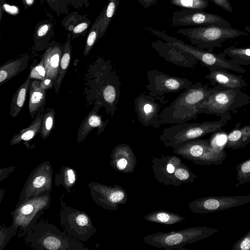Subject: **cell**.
Here are the masks:
<instances>
[{
    "mask_svg": "<svg viewBox=\"0 0 250 250\" xmlns=\"http://www.w3.org/2000/svg\"><path fill=\"white\" fill-rule=\"evenodd\" d=\"M212 91L208 84L197 82L185 89L159 114L160 124H178L196 119L201 103Z\"/></svg>",
    "mask_w": 250,
    "mask_h": 250,
    "instance_id": "obj_1",
    "label": "cell"
},
{
    "mask_svg": "<svg viewBox=\"0 0 250 250\" xmlns=\"http://www.w3.org/2000/svg\"><path fill=\"white\" fill-rule=\"evenodd\" d=\"M209 96L200 105L198 114H214L226 123L231 119L230 112L250 103V96L239 89L215 85Z\"/></svg>",
    "mask_w": 250,
    "mask_h": 250,
    "instance_id": "obj_2",
    "label": "cell"
},
{
    "mask_svg": "<svg viewBox=\"0 0 250 250\" xmlns=\"http://www.w3.org/2000/svg\"><path fill=\"white\" fill-rule=\"evenodd\" d=\"M219 229L206 227H192L169 232H156L143 237L144 243L166 250H185L188 244L195 243L213 235Z\"/></svg>",
    "mask_w": 250,
    "mask_h": 250,
    "instance_id": "obj_3",
    "label": "cell"
},
{
    "mask_svg": "<svg viewBox=\"0 0 250 250\" xmlns=\"http://www.w3.org/2000/svg\"><path fill=\"white\" fill-rule=\"evenodd\" d=\"M173 151L196 165H219L227 157L223 146L212 138L188 141L174 147Z\"/></svg>",
    "mask_w": 250,
    "mask_h": 250,
    "instance_id": "obj_4",
    "label": "cell"
},
{
    "mask_svg": "<svg viewBox=\"0 0 250 250\" xmlns=\"http://www.w3.org/2000/svg\"><path fill=\"white\" fill-rule=\"evenodd\" d=\"M177 33L186 37L192 45L210 52H213L214 47H221V43L227 40L248 35L246 31L232 27L225 28L215 25L182 28L178 29Z\"/></svg>",
    "mask_w": 250,
    "mask_h": 250,
    "instance_id": "obj_5",
    "label": "cell"
},
{
    "mask_svg": "<svg viewBox=\"0 0 250 250\" xmlns=\"http://www.w3.org/2000/svg\"><path fill=\"white\" fill-rule=\"evenodd\" d=\"M226 123L221 120L201 123H183L166 128L160 136L166 147H175L188 141L198 139L210 133L220 131Z\"/></svg>",
    "mask_w": 250,
    "mask_h": 250,
    "instance_id": "obj_6",
    "label": "cell"
},
{
    "mask_svg": "<svg viewBox=\"0 0 250 250\" xmlns=\"http://www.w3.org/2000/svg\"><path fill=\"white\" fill-rule=\"evenodd\" d=\"M98 72V104L104 106L106 112L113 116L120 96V78L112 69L109 61L104 62L102 60Z\"/></svg>",
    "mask_w": 250,
    "mask_h": 250,
    "instance_id": "obj_7",
    "label": "cell"
},
{
    "mask_svg": "<svg viewBox=\"0 0 250 250\" xmlns=\"http://www.w3.org/2000/svg\"><path fill=\"white\" fill-rule=\"evenodd\" d=\"M172 45L196 58L204 66L210 68H222L238 73H245L246 70L232 59L227 60L224 53L216 54L186 43L183 41L175 39Z\"/></svg>",
    "mask_w": 250,
    "mask_h": 250,
    "instance_id": "obj_8",
    "label": "cell"
},
{
    "mask_svg": "<svg viewBox=\"0 0 250 250\" xmlns=\"http://www.w3.org/2000/svg\"><path fill=\"white\" fill-rule=\"evenodd\" d=\"M148 84L146 88L152 96H162L165 94L176 93L190 87L192 83L187 78L170 76L156 70L146 72Z\"/></svg>",
    "mask_w": 250,
    "mask_h": 250,
    "instance_id": "obj_9",
    "label": "cell"
},
{
    "mask_svg": "<svg viewBox=\"0 0 250 250\" xmlns=\"http://www.w3.org/2000/svg\"><path fill=\"white\" fill-rule=\"evenodd\" d=\"M167 102L164 95L152 96L141 93L134 100V108L138 120L146 127L159 128L161 125L160 110Z\"/></svg>",
    "mask_w": 250,
    "mask_h": 250,
    "instance_id": "obj_10",
    "label": "cell"
},
{
    "mask_svg": "<svg viewBox=\"0 0 250 250\" xmlns=\"http://www.w3.org/2000/svg\"><path fill=\"white\" fill-rule=\"evenodd\" d=\"M171 21L175 26L215 25L231 27L230 23L223 17L199 9H184L176 11L173 14Z\"/></svg>",
    "mask_w": 250,
    "mask_h": 250,
    "instance_id": "obj_11",
    "label": "cell"
},
{
    "mask_svg": "<svg viewBox=\"0 0 250 250\" xmlns=\"http://www.w3.org/2000/svg\"><path fill=\"white\" fill-rule=\"evenodd\" d=\"M250 202V195L210 196L196 199L188 205L193 212L205 214L243 206Z\"/></svg>",
    "mask_w": 250,
    "mask_h": 250,
    "instance_id": "obj_12",
    "label": "cell"
},
{
    "mask_svg": "<svg viewBox=\"0 0 250 250\" xmlns=\"http://www.w3.org/2000/svg\"><path fill=\"white\" fill-rule=\"evenodd\" d=\"M151 46L160 56L172 64L194 69L198 63V60L194 57L167 42L156 41L151 42Z\"/></svg>",
    "mask_w": 250,
    "mask_h": 250,
    "instance_id": "obj_13",
    "label": "cell"
},
{
    "mask_svg": "<svg viewBox=\"0 0 250 250\" xmlns=\"http://www.w3.org/2000/svg\"><path fill=\"white\" fill-rule=\"evenodd\" d=\"M154 177L160 183L179 186L174 173L182 164L181 160L175 156H163L161 158L153 157L151 160Z\"/></svg>",
    "mask_w": 250,
    "mask_h": 250,
    "instance_id": "obj_14",
    "label": "cell"
},
{
    "mask_svg": "<svg viewBox=\"0 0 250 250\" xmlns=\"http://www.w3.org/2000/svg\"><path fill=\"white\" fill-rule=\"evenodd\" d=\"M111 165L116 170L132 173L137 164L136 158L130 146L125 143L117 145L112 151Z\"/></svg>",
    "mask_w": 250,
    "mask_h": 250,
    "instance_id": "obj_15",
    "label": "cell"
},
{
    "mask_svg": "<svg viewBox=\"0 0 250 250\" xmlns=\"http://www.w3.org/2000/svg\"><path fill=\"white\" fill-rule=\"evenodd\" d=\"M62 47L63 45L60 42L52 41L47 45L41 57V61L45 69L46 78L51 80L53 84L58 76Z\"/></svg>",
    "mask_w": 250,
    "mask_h": 250,
    "instance_id": "obj_16",
    "label": "cell"
},
{
    "mask_svg": "<svg viewBox=\"0 0 250 250\" xmlns=\"http://www.w3.org/2000/svg\"><path fill=\"white\" fill-rule=\"evenodd\" d=\"M209 73L205 77L208 80L212 85H219L224 87L239 89L248 85L241 75H236L222 68H210Z\"/></svg>",
    "mask_w": 250,
    "mask_h": 250,
    "instance_id": "obj_17",
    "label": "cell"
},
{
    "mask_svg": "<svg viewBox=\"0 0 250 250\" xmlns=\"http://www.w3.org/2000/svg\"><path fill=\"white\" fill-rule=\"evenodd\" d=\"M91 23L86 15H80L77 11L70 13L62 21L65 30L71 34L72 40L81 36H84Z\"/></svg>",
    "mask_w": 250,
    "mask_h": 250,
    "instance_id": "obj_18",
    "label": "cell"
},
{
    "mask_svg": "<svg viewBox=\"0 0 250 250\" xmlns=\"http://www.w3.org/2000/svg\"><path fill=\"white\" fill-rule=\"evenodd\" d=\"M40 80L31 79L29 86V111L31 119H34L38 112L44 113L46 103V91L40 85Z\"/></svg>",
    "mask_w": 250,
    "mask_h": 250,
    "instance_id": "obj_19",
    "label": "cell"
},
{
    "mask_svg": "<svg viewBox=\"0 0 250 250\" xmlns=\"http://www.w3.org/2000/svg\"><path fill=\"white\" fill-rule=\"evenodd\" d=\"M54 33V26L50 21L45 20L39 22L33 34V50L36 52L45 50Z\"/></svg>",
    "mask_w": 250,
    "mask_h": 250,
    "instance_id": "obj_20",
    "label": "cell"
},
{
    "mask_svg": "<svg viewBox=\"0 0 250 250\" xmlns=\"http://www.w3.org/2000/svg\"><path fill=\"white\" fill-rule=\"evenodd\" d=\"M101 105L98 104L84 118L82 122L78 132V141L83 140L94 128H98L99 132H102L105 128L108 120H102V116L97 114V110Z\"/></svg>",
    "mask_w": 250,
    "mask_h": 250,
    "instance_id": "obj_21",
    "label": "cell"
},
{
    "mask_svg": "<svg viewBox=\"0 0 250 250\" xmlns=\"http://www.w3.org/2000/svg\"><path fill=\"white\" fill-rule=\"evenodd\" d=\"M29 56L27 55L10 60L0 67V84L2 85L23 71L27 66Z\"/></svg>",
    "mask_w": 250,
    "mask_h": 250,
    "instance_id": "obj_22",
    "label": "cell"
},
{
    "mask_svg": "<svg viewBox=\"0 0 250 250\" xmlns=\"http://www.w3.org/2000/svg\"><path fill=\"white\" fill-rule=\"evenodd\" d=\"M241 124L237 123L227 136L225 146L233 149L246 146L250 142V125L240 128Z\"/></svg>",
    "mask_w": 250,
    "mask_h": 250,
    "instance_id": "obj_23",
    "label": "cell"
},
{
    "mask_svg": "<svg viewBox=\"0 0 250 250\" xmlns=\"http://www.w3.org/2000/svg\"><path fill=\"white\" fill-rule=\"evenodd\" d=\"M71 35L68 33L67 40L63 44L62 52L60 62L58 74L54 83V87L56 93L59 91L60 87L69 67L71 58Z\"/></svg>",
    "mask_w": 250,
    "mask_h": 250,
    "instance_id": "obj_24",
    "label": "cell"
},
{
    "mask_svg": "<svg viewBox=\"0 0 250 250\" xmlns=\"http://www.w3.org/2000/svg\"><path fill=\"white\" fill-rule=\"evenodd\" d=\"M30 81L31 79L28 76L13 95L10 105V114L12 118L17 117L24 106Z\"/></svg>",
    "mask_w": 250,
    "mask_h": 250,
    "instance_id": "obj_25",
    "label": "cell"
},
{
    "mask_svg": "<svg viewBox=\"0 0 250 250\" xmlns=\"http://www.w3.org/2000/svg\"><path fill=\"white\" fill-rule=\"evenodd\" d=\"M43 113L38 112L30 125L21 130L11 140V145L19 143L21 140L28 141L40 132Z\"/></svg>",
    "mask_w": 250,
    "mask_h": 250,
    "instance_id": "obj_26",
    "label": "cell"
},
{
    "mask_svg": "<svg viewBox=\"0 0 250 250\" xmlns=\"http://www.w3.org/2000/svg\"><path fill=\"white\" fill-rule=\"evenodd\" d=\"M144 219L151 223L172 225L179 223L186 220V218L178 214L167 210H159L153 211L146 215Z\"/></svg>",
    "mask_w": 250,
    "mask_h": 250,
    "instance_id": "obj_27",
    "label": "cell"
},
{
    "mask_svg": "<svg viewBox=\"0 0 250 250\" xmlns=\"http://www.w3.org/2000/svg\"><path fill=\"white\" fill-rule=\"evenodd\" d=\"M223 53L231 58L238 65H250V47L230 46L226 48Z\"/></svg>",
    "mask_w": 250,
    "mask_h": 250,
    "instance_id": "obj_28",
    "label": "cell"
},
{
    "mask_svg": "<svg viewBox=\"0 0 250 250\" xmlns=\"http://www.w3.org/2000/svg\"><path fill=\"white\" fill-rule=\"evenodd\" d=\"M120 4V0H108L107 5L103 9L104 13L99 39L104 35L113 17L115 16Z\"/></svg>",
    "mask_w": 250,
    "mask_h": 250,
    "instance_id": "obj_29",
    "label": "cell"
},
{
    "mask_svg": "<svg viewBox=\"0 0 250 250\" xmlns=\"http://www.w3.org/2000/svg\"><path fill=\"white\" fill-rule=\"evenodd\" d=\"M103 13L104 11L103 10L96 19L90 28L85 42L83 52V55L84 56L89 55L96 42L99 39V36L102 22Z\"/></svg>",
    "mask_w": 250,
    "mask_h": 250,
    "instance_id": "obj_30",
    "label": "cell"
},
{
    "mask_svg": "<svg viewBox=\"0 0 250 250\" xmlns=\"http://www.w3.org/2000/svg\"><path fill=\"white\" fill-rule=\"evenodd\" d=\"M55 126V112L53 108H47L43 113L40 134L43 139H45Z\"/></svg>",
    "mask_w": 250,
    "mask_h": 250,
    "instance_id": "obj_31",
    "label": "cell"
},
{
    "mask_svg": "<svg viewBox=\"0 0 250 250\" xmlns=\"http://www.w3.org/2000/svg\"><path fill=\"white\" fill-rule=\"evenodd\" d=\"M170 3L184 9L203 10L209 5L208 0H170Z\"/></svg>",
    "mask_w": 250,
    "mask_h": 250,
    "instance_id": "obj_32",
    "label": "cell"
},
{
    "mask_svg": "<svg viewBox=\"0 0 250 250\" xmlns=\"http://www.w3.org/2000/svg\"><path fill=\"white\" fill-rule=\"evenodd\" d=\"M237 179L236 187L250 181V159L238 164L236 166Z\"/></svg>",
    "mask_w": 250,
    "mask_h": 250,
    "instance_id": "obj_33",
    "label": "cell"
},
{
    "mask_svg": "<svg viewBox=\"0 0 250 250\" xmlns=\"http://www.w3.org/2000/svg\"><path fill=\"white\" fill-rule=\"evenodd\" d=\"M50 8L57 16L67 14L69 5H72V0H45Z\"/></svg>",
    "mask_w": 250,
    "mask_h": 250,
    "instance_id": "obj_34",
    "label": "cell"
},
{
    "mask_svg": "<svg viewBox=\"0 0 250 250\" xmlns=\"http://www.w3.org/2000/svg\"><path fill=\"white\" fill-rule=\"evenodd\" d=\"M29 76L31 79L40 81H42L46 78L45 69L41 61L38 64L31 68Z\"/></svg>",
    "mask_w": 250,
    "mask_h": 250,
    "instance_id": "obj_35",
    "label": "cell"
},
{
    "mask_svg": "<svg viewBox=\"0 0 250 250\" xmlns=\"http://www.w3.org/2000/svg\"><path fill=\"white\" fill-rule=\"evenodd\" d=\"M232 250H250V230L233 245Z\"/></svg>",
    "mask_w": 250,
    "mask_h": 250,
    "instance_id": "obj_36",
    "label": "cell"
},
{
    "mask_svg": "<svg viewBox=\"0 0 250 250\" xmlns=\"http://www.w3.org/2000/svg\"><path fill=\"white\" fill-rule=\"evenodd\" d=\"M215 5L220 7L225 10L231 12H232V7L229 0H210Z\"/></svg>",
    "mask_w": 250,
    "mask_h": 250,
    "instance_id": "obj_37",
    "label": "cell"
},
{
    "mask_svg": "<svg viewBox=\"0 0 250 250\" xmlns=\"http://www.w3.org/2000/svg\"><path fill=\"white\" fill-rule=\"evenodd\" d=\"M40 85L41 87L47 91L49 89H51L54 86L53 82L49 79L46 78L42 81H40Z\"/></svg>",
    "mask_w": 250,
    "mask_h": 250,
    "instance_id": "obj_38",
    "label": "cell"
},
{
    "mask_svg": "<svg viewBox=\"0 0 250 250\" xmlns=\"http://www.w3.org/2000/svg\"><path fill=\"white\" fill-rule=\"evenodd\" d=\"M46 182L44 177L39 176L37 177L33 182V185L35 188H39L42 187Z\"/></svg>",
    "mask_w": 250,
    "mask_h": 250,
    "instance_id": "obj_39",
    "label": "cell"
},
{
    "mask_svg": "<svg viewBox=\"0 0 250 250\" xmlns=\"http://www.w3.org/2000/svg\"><path fill=\"white\" fill-rule=\"evenodd\" d=\"M77 224L81 226H84L87 224L88 220L87 217L84 214H80L76 218Z\"/></svg>",
    "mask_w": 250,
    "mask_h": 250,
    "instance_id": "obj_40",
    "label": "cell"
},
{
    "mask_svg": "<svg viewBox=\"0 0 250 250\" xmlns=\"http://www.w3.org/2000/svg\"><path fill=\"white\" fill-rule=\"evenodd\" d=\"M138 1L144 8L146 9L154 4L157 0H138Z\"/></svg>",
    "mask_w": 250,
    "mask_h": 250,
    "instance_id": "obj_41",
    "label": "cell"
},
{
    "mask_svg": "<svg viewBox=\"0 0 250 250\" xmlns=\"http://www.w3.org/2000/svg\"><path fill=\"white\" fill-rule=\"evenodd\" d=\"M33 210V207L31 204H26L21 207V212L24 215L29 214Z\"/></svg>",
    "mask_w": 250,
    "mask_h": 250,
    "instance_id": "obj_42",
    "label": "cell"
},
{
    "mask_svg": "<svg viewBox=\"0 0 250 250\" xmlns=\"http://www.w3.org/2000/svg\"><path fill=\"white\" fill-rule=\"evenodd\" d=\"M68 181L69 183L73 184L75 181V175L72 169H69L67 172Z\"/></svg>",
    "mask_w": 250,
    "mask_h": 250,
    "instance_id": "obj_43",
    "label": "cell"
},
{
    "mask_svg": "<svg viewBox=\"0 0 250 250\" xmlns=\"http://www.w3.org/2000/svg\"><path fill=\"white\" fill-rule=\"evenodd\" d=\"M35 2L36 0H22V3L25 10L34 5Z\"/></svg>",
    "mask_w": 250,
    "mask_h": 250,
    "instance_id": "obj_44",
    "label": "cell"
},
{
    "mask_svg": "<svg viewBox=\"0 0 250 250\" xmlns=\"http://www.w3.org/2000/svg\"><path fill=\"white\" fill-rule=\"evenodd\" d=\"M82 0H72V5L75 8H81L83 6Z\"/></svg>",
    "mask_w": 250,
    "mask_h": 250,
    "instance_id": "obj_45",
    "label": "cell"
},
{
    "mask_svg": "<svg viewBox=\"0 0 250 250\" xmlns=\"http://www.w3.org/2000/svg\"><path fill=\"white\" fill-rule=\"evenodd\" d=\"M83 4L85 5L86 7H88L89 5V3L88 0H82Z\"/></svg>",
    "mask_w": 250,
    "mask_h": 250,
    "instance_id": "obj_46",
    "label": "cell"
},
{
    "mask_svg": "<svg viewBox=\"0 0 250 250\" xmlns=\"http://www.w3.org/2000/svg\"><path fill=\"white\" fill-rule=\"evenodd\" d=\"M245 29L247 31H249L250 32V26H248V25H246L245 26ZM249 40H250V37L249 38Z\"/></svg>",
    "mask_w": 250,
    "mask_h": 250,
    "instance_id": "obj_47",
    "label": "cell"
},
{
    "mask_svg": "<svg viewBox=\"0 0 250 250\" xmlns=\"http://www.w3.org/2000/svg\"></svg>",
    "mask_w": 250,
    "mask_h": 250,
    "instance_id": "obj_48",
    "label": "cell"
}]
</instances>
